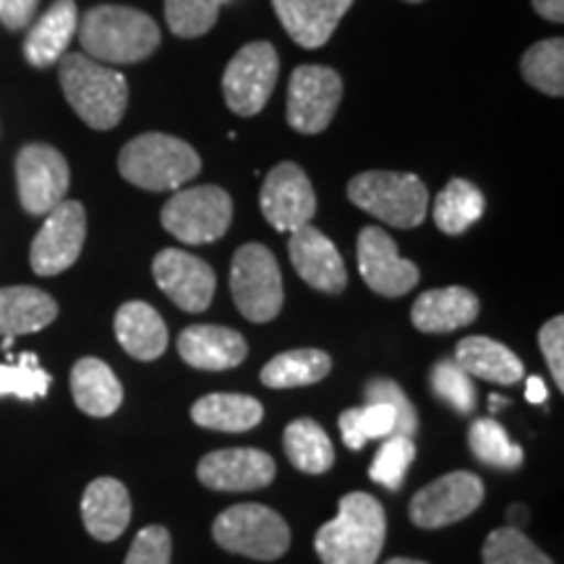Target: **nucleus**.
I'll use <instances>...</instances> for the list:
<instances>
[{
    "label": "nucleus",
    "instance_id": "obj_14",
    "mask_svg": "<svg viewBox=\"0 0 564 564\" xmlns=\"http://www.w3.org/2000/svg\"><path fill=\"white\" fill-rule=\"evenodd\" d=\"M264 220L274 230H299L316 215V194L308 175L295 162H280L267 173L259 194Z\"/></svg>",
    "mask_w": 564,
    "mask_h": 564
},
{
    "label": "nucleus",
    "instance_id": "obj_4",
    "mask_svg": "<svg viewBox=\"0 0 564 564\" xmlns=\"http://www.w3.org/2000/svg\"><path fill=\"white\" fill-rule=\"evenodd\" d=\"M118 171L144 192H178L202 173V160L183 139L167 133H141L121 150Z\"/></svg>",
    "mask_w": 564,
    "mask_h": 564
},
{
    "label": "nucleus",
    "instance_id": "obj_40",
    "mask_svg": "<svg viewBox=\"0 0 564 564\" xmlns=\"http://www.w3.org/2000/svg\"><path fill=\"white\" fill-rule=\"evenodd\" d=\"M366 403L392 405L394 413H398V434L411 436L413 440V434L419 432V413H415V408L411 400H408L403 387L392 382V379H371V382L366 384Z\"/></svg>",
    "mask_w": 564,
    "mask_h": 564
},
{
    "label": "nucleus",
    "instance_id": "obj_3",
    "mask_svg": "<svg viewBox=\"0 0 564 564\" xmlns=\"http://www.w3.org/2000/svg\"><path fill=\"white\" fill-rule=\"evenodd\" d=\"M58 79L68 105L89 129L108 131L121 123L129 108V84L121 70L84 53H68L58 61Z\"/></svg>",
    "mask_w": 564,
    "mask_h": 564
},
{
    "label": "nucleus",
    "instance_id": "obj_12",
    "mask_svg": "<svg viewBox=\"0 0 564 564\" xmlns=\"http://www.w3.org/2000/svg\"><path fill=\"white\" fill-rule=\"evenodd\" d=\"M17 186L21 207L30 215H47L68 194L66 158L51 144H26L17 158Z\"/></svg>",
    "mask_w": 564,
    "mask_h": 564
},
{
    "label": "nucleus",
    "instance_id": "obj_25",
    "mask_svg": "<svg viewBox=\"0 0 564 564\" xmlns=\"http://www.w3.org/2000/svg\"><path fill=\"white\" fill-rule=\"evenodd\" d=\"M58 316L53 295L32 285L0 288V335L19 337L45 329Z\"/></svg>",
    "mask_w": 564,
    "mask_h": 564
},
{
    "label": "nucleus",
    "instance_id": "obj_5",
    "mask_svg": "<svg viewBox=\"0 0 564 564\" xmlns=\"http://www.w3.org/2000/svg\"><path fill=\"white\" fill-rule=\"evenodd\" d=\"M348 199L392 228H415L429 212V188L413 173L369 171L348 183Z\"/></svg>",
    "mask_w": 564,
    "mask_h": 564
},
{
    "label": "nucleus",
    "instance_id": "obj_42",
    "mask_svg": "<svg viewBox=\"0 0 564 564\" xmlns=\"http://www.w3.org/2000/svg\"><path fill=\"white\" fill-rule=\"evenodd\" d=\"M539 345L544 350L549 369L554 373V382L560 390H564V319L562 316H554L549 319L539 333Z\"/></svg>",
    "mask_w": 564,
    "mask_h": 564
},
{
    "label": "nucleus",
    "instance_id": "obj_30",
    "mask_svg": "<svg viewBox=\"0 0 564 564\" xmlns=\"http://www.w3.org/2000/svg\"><path fill=\"white\" fill-rule=\"evenodd\" d=\"M329 369H333V361H329L327 352L316 348H301L274 356L259 377H262V384L270 387V390H293V387L322 382Z\"/></svg>",
    "mask_w": 564,
    "mask_h": 564
},
{
    "label": "nucleus",
    "instance_id": "obj_38",
    "mask_svg": "<svg viewBox=\"0 0 564 564\" xmlns=\"http://www.w3.org/2000/svg\"><path fill=\"white\" fill-rule=\"evenodd\" d=\"M413 457H415V444L411 436L392 434L390 440L379 447V453L373 455V463L369 468L371 481L384 486V489L390 491H398L400 486H403V478L408 474V468H411Z\"/></svg>",
    "mask_w": 564,
    "mask_h": 564
},
{
    "label": "nucleus",
    "instance_id": "obj_28",
    "mask_svg": "<svg viewBox=\"0 0 564 564\" xmlns=\"http://www.w3.org/2000/svg\"><path fill=\"white\" fill-rule=\"evenodd\" d=\"M192 419L196 426L212 429V432L241 434L259 426V421L264 419V408L257 398H249V394L215 392L207 394V398H199V403H194Z\"/></svg>",
    "mask_w": 564,
    "mask_h": 564
},
{
    "label": "nucleus",
    "instance_id": "obj_9",
    "mask_svg": "<svg viewBox=\"0 0 564 564\" xmlns=\"http://www.w3.org/2000/svg\"><path fill=\"white\" fill-rule=\"evenodd\" d=\"M278 74L280 58L270 42L243 45L223 74V95L228 108L241 118L262 112L278 84Z\"/></svg>",
    "mask_w": 564,
    "mask_h": 564
},
{
    "label": "nucleus",
    "instance_id": "obj_37",
    "mask_svg": "<svg viewBox=\"0 0 564 564\" xmlns=\"http://www.w3.org/2000/svg\"><path fill=\"white\" fill-rule=\"evenodd\" d=\"M484 564H554L520 528H497L484 544Z\"/></svg>",
    "mask_w": 564,
    "mask_h": 564
},
{
    "label": "nucleus",
    "instance_id": "obj_41",
    "mask_svg": "<svg viewBox=\"0 0 564 564\" xmlns=\"http://www.w3.org/2000/svg\"><path fill=\"white\" fill-rule=\"evenodd\" d=\"M173 539L162 525L141 528L123 564H171Z\"/></svg>",
    "mask_w": 564,
    "mask_h": 564
},
{
    "label": "nucleus",
    "instance_id": "obj_45",
    "mask_svg": "<svg viewBox=\"0 0 564 564\" xmlns=\"http://www.w3.org/2000/svg\"><path fill=\"white\" fill-rule=\"evenodd\" d=\"M525 398H528V403L544 405L546 403V384H544V379H541V377H528Z\"/></svg>",
    "mask_w": 564,
    "mask_h": 564
},
{
    "label": "nucleus",
    "instance_id": "obj_44",
    "mask_svg": "<svg viewBox=\"0 0 564 564\" xmlns=\"http://www.w3.org/2000/svg\"><path fill=\"white\" fill-rule=\"evenodd\" d=\"M531 3L544 19L556 21V24H562L564 21V0H531Z\"/></svg>",
    "mask_w": 564,
    "mask_h": 564
},
{
    "label": "nucleus",
    "instance_id": "obj_17",
    "mask_svg": "<svg viewBox=\"0 0 564 564\" xmlns=\"http://www.w3.org/2000/svg\"><path fill=\"white\" fill-rule=\"evenodd\" d=\"M274 460L262 449L238 447V449H217L202 457L196 476L207 489L215 491H253L264 489L272 484Z\"/></svg>",
    "mask_w": 564,
    "mask_h": 564
},
{
    "label": "nucleus",
    "instance_id": "obj_48",
    "mask_svg": "<svg viewBox=\"0 0 564 564\" xmlns=\"http://www.w3.org/2000/svg\"><path fill=\"white\" fill-rule=\"evenodd\" d=\"M387 564H426V562H419V560H405V556H398V560H390Z\"/></svg>",
    "mask_w": 564,
    "mask_h": 564
},
{
    "label": "nucleus",
    "instance_id": "obj_39",
    "mask_svg": "<svg viewBox=\"0 0 564 564\" xmlns=\"http://www.w3.org/2000/svg\"><path fill=\"white\" fill-rule=\"evenodd\" d=\"M220 17V0H165V19L173 34L194 40L207 34Z\"/></svg>",
    "mask_w": 564,
    "mask_h": 564
},
{
    "label": "nucleus",
    "instance_id": "obj_35",
    "mask_svg": "<svg viewBox=\"0 0 564 564\" xmlns=\"http://www.w3.org/2000/svg\"><path fill=\"white\" fill-rule=\"evenodd\" d=\"M429 384L432 392L444 405L453 408L455 413L470 415L476 411V384L474 377L463 369L455 358H442L429 371Z\"/></svg>",
    "mask_w": 564,
    "mask_h": 564
},
{
    "label": "nucleus",
    "instance_id": "obj_10",
    "mask_svg": "<svg viewBox=\"0 0 564 564\" xmlns=\"http://www.w3.org/2000/svg\"><path fill=\"white\" fill-rule=\"evenodd\" d=\"M84 241H87V212L82 202L63 199L58 207L45 215L37 236L30 249V264L40 278L66 272L82 257Z\"/></svg>",
    "mask_w": 564,
    "mask_h": 564
},
{
    "label": "nucleus",
    "instance_id": "obj_7",
    "mask_svg": "<svg viewBox=\"0 0 564 564\" xmlns=\"http://www.w3.org/2000/svg\"><path fill=\"white\" fill-rule=\"evenodd\" d=\"M230 293L238 312L249 322L264 324L280 314L282 274L274 253L262 243H246L236 251L230 267Z\"/></svg>",
    "mask_w": 564,
    "mask_h": 564
},
{
    "label": "nucleus",
    "instance_id": "obj_24",
    "mask_svg": "<svg viewBox=\"0 0 564 564\" xmlns=\"http://www.w3.org/2000/svg\"><path fill=\"white\" fill-rule=\"evenodd\" d=\"M116 337L137 361H154L167 348V327L150 303L129 301L116 314Z\"/></svg>",
    "mask_w": 564,
    "mask_h": 564
},
{
    "label": "nucleus",
    "instance_id": "obj_34",
    "mask_svg": "<svg viewBox=\"0 0 564 564\" xmlns=\"http://www.w3.org/2000/svg\"><path fill=\"white\" fill-rule=\"evenodd\" d=\"M470 453L484 465L499 470H514L523 465V449L510 440L505 426L494 419H476L468 432Z\"/></svg>",
    "mask_w": 564,
    "mask_h": 564
},
{
    "label": "nucleus",
    "instance_id": "obj_32",
    "mask_svg": "<svg viewBox=\"0 0 564 564\" xmlns=\"http://www.w3.org/2000/svg\"><path fill=\"white\" fill-rule=\"evenodd\" d=\"M340 434L345 447L361 449L371 440H387V436L398 434V413L387 403L350 408L340 415Z\"/></svg>",
    "mask_w": 564,
    "mask_h": 564
},
{
    "label": "nucleus",
    "instance_id": "obj_47",
    "mask_svg": "<svg viewBox=\"0 0 564 564\" xmlns=\"http://www.w3.org/2000/svg\"><path fill=\"white\" fill-rule=\"evenodd\" d=\"M491 411H499V408H505L507 405V400L502 398V394H491Z\"/></svg>",
    "mask_w": 564,
    "mask_h": 564
},
{
    "label": "nucleus",
    "instance_id": "obj_19",
    "mask_svg": "<svg viewBox=\"0 0 564 564\" xmlns=\"http://www.w3.org/2000/svg\"><path fill=\"white\" fill-rule=\"evenodd\" d=\"M282 30L301 47L327 45L352 0H272Z\"/></svg>",
    "mask_w": 564,
    "mask_h": 564
},
{
    "label": "nucleus",
    "instance_id": "obj_22",
    "mask_svg": "<svg viewBox=\"0 0 564 564\" xmlns=\"http://www.w3.org/2000/svg\"><path fill=\"white\" fill-rule=\"evenodd\" d=\"M478 299L468 288H436L419 295L413 303L415 329L426 335L455 333L478 319Z\"/></svg>",
    "mask_w": 564,
    "mask_h": 564
},
{
    "label": "nucleus",
    "instance_id": "obj_8",
    "mask_svg": "<svg viewBox=\"0 0 564 564\" xmlns=\"http://www.w3.org/2000/svg\"><path fill=\"white\" fill-rule=\"evenodd\" d=\"M162 228L181 243H212L228 232L232 199L220 186H192L175 192L160 212Z\"/></svg>",
    "mask_w": 564,
    "mask_h": 564
},
{
    "label": "nucleus",
    "instance_id": "obj_49",
    "mask_svg": "<svg viewBox=\"0 0 564 564\" xmlns=\"http://www.w3.org/2000/svg\"><path fill=\"white\" fill-rule=\"evenodd\" d=\"M408 3H421V0H408Z\"/></svg>",
    "mask_w": 564,
    "mask_h": 564
},
{
    "label": "nucleus",
    "instance_id": "obj_27",
    "mask_svg": "<svg viewBox=\"0 0 564 564\" xmlns=\"http://www.w3.org/2000/svg\"><path fill=\"white\" fill-rule=\"evenodd\" d=\"M455 361L470 377L486 379L494 384H514L525 377L523 361L507 345L491 340V337H465L457 343Z\"/></svg>",
    "mask_w": 564,
    "mask_h": 564
},
{
    "label": "nucleus",
    "instance_id": "obj_23",
    "mask_svg": "<svg viewBox=\"0 0 564 564\" xmlns=\"http://www.w3.org/2000/svg\"><path fill=\"white\" fill-rule=\"evenodd\" d=\"M79 30V9L74 0H55L24 40V55L34 68H47L66 55L70 40Z\"/></svg>",
    "mask_w": 564,
    "mask_h": 564
},
{
    "label": "nucleus",
    "instance_id": "obj_29",
    "mask_svg": "<svg viewBox=\"0 0 564 564\" xmlns=\"http://www.w3.org/2000/svg\"><path fill=\"white\" fill-rule=\"evenodd\" d=\"M282 447H285L288 460L308 476L327 474L335 463L333 442L312 419H295L288 423L285 434H282Z\"/></svg>",
    "mask_w": 564,
    "mask_h": 564
},
{
    "label": "nucleus",
    "instance_id": "obj_20",
    "mask_svg": "<svg viewBox=\"0 0 564 564\" xmlns=\"http://www.w3.org/2000/svg\"><path fill=\"white\" fill-rule=\"evenodd\" d=\"M178 352L188 366L202 371H225L236 369L246 361L243 335L230 327H217V324H194L178 335Z\"/></svg>",
    "mask_w": 564,
    "mask_h": 564
},
{
    "label": "nucleus",
    "instance_id": "obj_33",
    "mask_svg": "<svg viewBox=\"0 0 564 564\" xmlns=\"http://www.w3.org/2000/svg\"><path fill=\"white\" fill-rule=\"evenodd\" d=\"M525 82L544 95L562 97L564 95V40L562 37H549L535 42L533 47H528L523 61Z\"/></svg>",
    "mask_w": 564,
    "mask_h": 564
},
{
    "label": "nucleus",
    "instance_id": "obj_15",
    "mask_svg": "<svg viewBox=\"0 0 564 564\" xmlns=\"http://www.w3.org/2000/svg\"><path fill=\"white\" fill-rule=\"evenodd\" d=\"M152 274L160 291L188 314L207 312L212 299H215V270L188 251H160L152 262Z\"/></svg>",
    "mask_w": 564,
    "mask_h": 564
},
{
    "label": "nucleus",
    "instance_id": "obj_16",
    "mask_svg": "<svg viewBox=\"0 0 564 564\" xmlns=\"http://www.w3.org/2000/svg\"><path fill=\"white\" fill-rule=\"evenodd\" d=\"M358 270L373 293L400 299L419 285L421 272L398 253V243L382 228H364L358 236Z\"/></svg>",
    "mask_w": 564,
    "mask_h": 564
},
{
    "label": "nucleus",
    "instance_id": "obj_26",
    "mask_svg": "<svg viewBox=\"0 0 564 564\" xmlns=\"http://www.w3.org/2000/svg\"><path fill=\"white\" fill-rule=\"evenodd\" d=\"M70 392L79 411L95 419L112 415L123 403V387L100 358H82L70 371Z\"/></svg>",
    "mask_w": 564,
    "mask_h": 564
},
{
    "label": "nucleus",
    "instance_id": "obj_6",
    "mask_svg": "<svg viewBox=\"0 0 564 564\" xmlns=\"http://www.w3.org/2000/svg\"><path fill=\"white\" fill-rule=\"evenodd\" d=\"M212 535L225 552L243 554L249 560H280L291 546V531L278 512L262 505H236L217 514Z\"/></svg>",
    "mask_w": 564,
    "mask_h": 564
},
{
    "label": "nucleus",
    "instance_id": "obj_31",
    "mask_svg": "<svg viewBox=\"0 0 564 564\" xmlns=\"http://www.w3.org/2000/svg\"><path fill=\"white\" fill-rule=\"evenodd\" d=\"M486 199L470 181L453 178L434 199V223L447 236H460L484 215Z\"/></svg>",
    "mask_w": 564,
    "mask_h": 564
},
{
    "label": "nucleus",
    "instance_id": "obj_2",
    "mask_svg": "<svg viewBox=\"0 0 564 564\" xmlns=\"http://www.w3.org/2000/svg\"><path fill=\"white\" fill-rule=\"evenodd\" d=\"M387 539V514L371 494L352 491L340 499L337 518L316 533V554L324 564H377Z\"/></svg>",
    "mask_w": 564,
    "mask_h": 564
},
{
    "label": "nucleus",
    "instance_id": "obj_1",
    "mask_svg": "<svg viewBox=\"0 0 564 564\" xmlns=\"http://www.w3.org/2000/svg\"><path fill=\"white\" fill-rule=\"evenodd\" d=\"M84 55L105 66L147 61L160 47L158 21L129 6H97L79 19Z\"/></svg>",
    "mask_w": 564,
    "mask_h": 564
},
{
    "label": "nucleus",
    "instance_id": "obj_21",
    "mask_svg": "<svg viewBox=\"0 0 564 564\" xmlns=\"http://www.w3.org/2000/svg\"><path fill=\"white\" fill-rule=\"evenodd\" d=\"M82 520L91 539H121L131 523L129 489L116 478H95L82 497Z\"/></svg>",
    "mask_w": 564,
    "mask_h": 564
},
{
    "label": "nucleus",
    "instance_id": "obj_13",
    "mask_svg": "<svg viewBox=\"0 0 564 564\" xmlns=\"http://www.w3.org/2000/svg\"><path fill=\"white\" fill-rule=\"evenodd\" d=\"M484 502V481L474 474L455 470L423 486L411 502V520L419 528H444L468 518Z\"/></svg>",
    "mask_w": 564,
    "mask_h": 564
},
{
    "label": "nucleus",
    "instance_id": "obj_36",
    "mask_svg": "<svg viewBox=\"0 0 564 564\" xmlns=\"http://www.w3.org/2000/svg\"><path fill=\"white\" fill-rule=\"evenodd\" d=\"M51 373L42 369L34 352H21L17 361L0 364V394L40 400L51 390Z\"/></svg>",
    "mask_w": 564,
    "mask_h": 564
},
{
    "label": "nucleus",
    "instance_id": "obj_43",
    "mask_svg": "<svg viewBox=\"0 0 564 564\" xmlns=\"http://www.w3.org/2000/svg\"><path fill=\"white\" fill-rule=\"evenodd\" d=\"M40 0H0V24L9 32L24 30L37 13Z\"/></svg>",
    "mask_w": 564,
    "mask_h": 564
},
{
    "label": "nucleus",
    "instance_id": "obj_18",
    "mask_svg": "<svg viewBox=\"0 0 564 564\" xmlns=\"http://www.w3.org/2000/svg\"><path fill=\"white\" fill-rule=\"evenodd\" d=\"M288 253H291L299 278L314 291L340 293L348 285V272H345L340 251L314 225H303V228L293 230Z\"/></svg>",
    "mask_w": 564,
    "mask_h": 564
},
{
    "label": "nucleus",
    "instance_id": "obj_46",
    "mask_svg": "<svg viewBox=\"0 0 564 564\" xmlns=\"http://www.w3.org/2000/svg\"><path fill=\"white\" fill-rule=\"evenodd\" d=\"M528 518H531V512H528V507H523V505H512L510 510H507V520H510V528L525 525Z\"/></svg>",
    "mask_w": 564,
    "mask_h": 564
},
{
    "label": "nucleus",
    "instance_id": "obj_11",
    "mask_svg": "<svg viewBox=\"0 0 564 564\" xmlns=\"http://www.w3.org/2000/svg\"><path fill=\"white\" fill-rule=\"evenodd\" d=\"M343 100V79L335 68L299 66L288 84V123L299 133H322Z\"/></svg>",
    "mask_w": 564,
    "mask_h": 564
}]
</instances>
